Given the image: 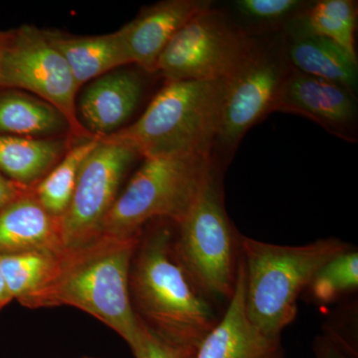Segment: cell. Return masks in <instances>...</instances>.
I'll list each match as a JSON object with an SVG mask.
<instances>
[{
	"label": "cell",
	"instance_id": "cell-10",
	"mask_svg": "<svg viewBox=\"0 0 358 358\" xmlns=\"http://www.w3.org/2000/svg\"><path fill=\"white\" fill-rule=\"evenodd\" d=\"M138 157L126 143L99 140L83 162L69 207L60 218L65 250L84 246L102 235L103 220Z\"/></svg>",
	"mask_w": 358,
	"mask_h": 358
},
{
	"label": "cell",
	"instance_id": "cell-5",
	"mask_svg": "<svg viewBox=\"0 0 358 358\" xmlns=\"http://www.w3.org/2000/svg\"><path fill=\"white\" fill-rule=\"evenodd\" d=\"M225 169L213 157L194 203L182 222L176 225L173 240L178 262L213 305H227L232 299L242 257L243 235L225 208Z\"/></svg>",
	"mask_w": 358,
	"mask_h": 358
},
{
	"label": "cell",
	"instance_id": "cell-15",
	"mask_svg": "<svg viewBox=\"0 0 358 358\" xmlns=\"http://www.w3.org/2000/svg\"><path fill=\"white\" fill-rule=\"evenodd\" d=\"M296 17L282 30L289 66L310 76L341 85L357 95V59L350 57L331 40L307 31Z\"/></svg>",
	"mask_w": 358,
	"mask_h": 358
},
{
	"label": "cell",
	"instance_id": "cell-8",
	"mask_svg": "<svg viewBox=\"0 0 358 358\" xmlns=\"http://www.w3.org/2000/svg\"><path fill=\"white\" fill-rule=\"evenodd\" d=\"M289 69L281 31L260 39L255 53L227 80L220 129L212 154L223 166L227 167L247 131L272 114Z\"/></svg>",
	"mask_w": 358,
	"mask_h": 358
},
{
	"label": "cell",
	"instance_id": "cell-27",
	"mask_svg": "<svg viewBox=\"0 0 358 358\" xmlns=\"http://www.w3.org/2000/svg\"><path fill=\"white\" fill-rule=\"evenodd\" d=\"M31 189L32 188L24 187V186L13 182L0 173V211L14 200L22 196L23 194L29 192Z\"/></svg>",
	"mask_w": 358,
	"mask_h": 358
},
{
	"label": "cell",
	"instance_id": "cell-11",
	"mask_svg": "<svg viewBox=\"0 0 358 358\" xmlns=\"http://www.w3.org/2000/svg\"><path fill=\"white\" fill-rule=\"evenodd\" d=\"M274 112L307 117L341 140L357 141V95L341 85L291 66L275 96Z\"/></svg>",
	"mask_w": 358,
	"mask_h": 358
},
{
	"label": "cell",
	"instance_id": "cell-9",
	"mask_svg": "<svg viewBox=\"0 0 358 358\" xmlns=\"http://www.w3.org/2000/svg\"><path fill=\"white\" fill-rule=\"evenodd\" d=\"M0 87L31 92L62 113L73 134L92 138L77 117L75 101L79 85L67 61L44 31L23 26L11 36H4Z\"/></svg>",
	"mask_w": 358,
	"mask_h": 358
},
{
	"label": "cell",
	"instance_id": "cell-30",
	"mask_svg": "<svg viewBox=\"0 0 358 358\" xmlns=\"http://www.w3.org/2000/svg\"><path fill=\"white\" fill-rule=\"evenodd\" d=\"M79 358H98V357H79Z\"/></svg>",
	"mask_w": 358,
	"mask_h": 358
},
{
	"label": "cell",
	"instance_id": "cell-14",
	"mask_svg": "<svg viewBox=\"0 0 358 358\" xmlns=\"http://www.w3.org/2000/svg\"><path fill=\"white\" fill-rule=\"evenodd\" d=\"M212 6L210 0H166L147 7L124 26L133 63L147 72H157V60L174 35Z\"/></svg>",
	"mask_w": 358,
	"mask_h": 358
},
{
	"label": "cell",
	"instance_id": "cell-20",
	"mask_svg": "<svg viewBox=\"0 0 358 358\" xmlns=\"http://www.w3.org/2000/svg\"><path fill=\"white\" fill-rule=\"evenodd\" d=\"M62 252L35 250L0 255V271L13 300L27 308L53 281Z\"/></svg>",
	"mask_w": 358,
	"mask_h": 358
},
{
	"label": "cell",
	"instance_id": "cell-2",
	"mask_svg": "<svg viewBox=\"0 0 358 358\" xmlns=\"http://www.w3.org/2000/svg\"><path fill=\"white\" fill-rule=\"evenodd\" d=\"M140 238L102 234L91 243L64 250L53 281L27 308H79L129 345L138 327L129 294V271Z\"/></svg>",
	"mask_w": 358,
	"mask_h": 358
},
{
	"label": "cell",
	"instance_id": "cell-26",
	"mask_svg": "<svg viewBox=\"0 0 358 358\" xmlns=\"http://www.w3.org/2000/svg\"><path fill=\"white\" fill-rule=\"evenodd\" d=\"M129 346L134 358H185L178 350L157 338L138 319L136 334Z\"/></svg>",
	"mask_w": 358,
	"mask_h": 358
},
{
	"label": "cell",
	"instance_id": "cell-28",
	"mask_svg": "<svg viewBox=\"0 0 358 358\" xmlns=\"http://www.w3.org/2000/svg\"><path fill=\"white\" fill-rule=\"evenodd\" d=\"M13 301V296L7 289L6 282L4 281L1 271H0V312Z\"/></svg>",
	"mask_w": 358,
	"mask_h": 358
},
{
	"label": "cell",
	"instance_id": "cell-3",
	"mask_svg": "<svg viewBox=\"0 0 358 358\" xmlns=\"http://www.w3.org/2000/svg\"><path fill=\"white\" fill-rule=\"evenodd\" d=\"M226 86L227 80L166 82L138 121L103 140L126 143L145 159L212 157Z\"/></svg>",
	"mask_w": 358,
	"mask_h": 358
},
{
	"label": "cell",
	"instance_id": "cell-12",
	"mask_svg": "<svg viewBox=\"0 0 358 358\" xmlns=\"http://www.w3.org/2000/svg\"><path fill=\"white\" fill-rule=\"evenodd\" d=\"M193 358H287L282 336H268L262 333L247 315L242 257L234 294Z\"/></svg>",
	"mask_w": 358,
	"mask_h": 358
},
{
	"label": "cell",
	"instance_id": "cell-13",
	"mask_svg": "<svg viewBox=\"0 0 358 358\" xmlns=\"http://www.w3.org/2000/svg\"><path fill=\"white\" fill-rule=\"evenodd\" d=\"M143 93V82L136 73L119 71L96 78L78 103L80 124L96 138L117 133L138 108Z\"/></svg>",
	"mask_w": 358,
	"mask_h": 358
},
{
	"label": "cell",
	"instance_id": "cell-6",
	"mask_svg": "<svg viewBox=\"0 0 358 358\" xmlns=\"http://www.w3.org/2000/svg\"><path fill=\"white\" fill-rule=\"evenodd\" d=\"M213 157H148L106 216L102 234L141 236L159 219L178 225L192 208Z\"/></svg>",
	"mask_w": 358,
	"mask_h": 358
},
{
	"label": "cell",
	"instance_id": "cell-24",
	"mask_svg": "<svg viewBox=\"0 0 358 358\" xmlns=\"http://www.w3.org/2000/svg\"><path fill=\"white\" fill-rule=\"evenodd\" d=\"M301 0H234L229 6L242 29L253 32H281L307 6Z\"/></svg>",
	"mask_w": 358,
	"mask_h": 358
},
{
	"label": "cell",
	"instance_id": "cell-19",
	"mask_svg": "<svg viewBox=\"0 0 358 358\" xmlns=\"http://www.w3.org/2000/svg\"><path fill=\"white\" fill-rule=\"evenodd\" d=\"M70 129L62 113L37 96L0 94V136H49Z\"/></svg>",
	"mask_w": 358,
	"mask_h": 358
},
{
	"label": "cell",
	"instance_id": "cell-1",
	"mask_svg": "<svg viewBox=\"0 0 358 358\" xmlns=\"http://www.w3.org/2000/svg\"><path fill=\"white\" fill-rule=\"evenodd\" d=\"M143 228L129 271V294L138 319L185 358L217 324L215 305L200 293L174 254L176 230L159 219Z\"/></svg>",
	"mask_w": 358,
	"mask_h": 358
},
{
	"label": "cell",
	"instance_id": "cell-22",
	"mask_svg": "<svg viewBox=\"0 0 358 358\" xmlns=\"http://www.w3.org/2000/svg\"><path fill=\"white\" fill-rule=\"evenodd\" d=\"M98 143L99 138H89L71 148L57 166L32 188L40 204L54 217L61 218L67 211L83 162Z\"/></svg>",
	"mask_w": 358,
	"mask_h": 358
},
{
	"label": "cell",
	"instance_id": "cell-7",
	"mask_svg": "<svg viewBox=\"0 0 358 358\" xmlns=\"http://www.w3.org/2000/svg\"><path fill=\"white\" fill-rule=\"evenodd\" d=\"M260 38L213 6L193 16L157 60L166 82L229 80L255 53Z\"/></svg>",
	"mask_w": 358,
	"mask_h": 358
},
{
	"label": "cell",
	"instance_id": "cell-4",
	"mask_svg": "<svg viewBox=\"0 0 358 358\" xmlns=\"http://www.w3.org/2000/svg\"><path fill=\"white\" fill-rule=\"evenodd\" d=\"M353 249L338 238L282 246L244 236L245 308L254 326L282 336L298 315V300L322 266Z\"/></svg>",
	"mask_w": 358,
	"mask_h": 358
},
{
	"label": "cell",
	"instance_id": "cell-17",
	"mask_svg": "<svg viewBox=\"0 0 358 358\" xmlns=\"http://www.w3.org/2000/svg\"><path fill=\"white\" fill-rule=\"evenodd\" d=\"M44 33L67 61L80 88L115 68L133 63L124 26L119 31L101 36L73 37L57 31Z\"/></svg>",
	"mask_w": 358,
	"mask_h": 358
},
{
	"label": "cell",
	"instance_id": "cell-25",
	"mask_svg": "<svg viewBox=\"0 0 358 358\" xmlns=\"http://www.w3.org/2000/svg\"><path fill=\"white\" fill-rule=\"evenodd\" d=\"M324 327V334L313 341L315 358H358L357 341L353 329L336 326L334 322Z\"/></svg>",
	"mask_w": 358,
	"mask_h": 358
},
{
	"label": "cell",
	"instance_id": "cell-29",
	"mask_svg": "<svg viewBox=\"0 0 358 358\" xmlns=\"http://www.w3.org/2000/svg\"><path fill=\"white\" fill-rule=\"evenodd\" d=\"M4 36H0V61H1L2 47H3Z\"/></svg>",
	"mask_w": 358,
	"mask_h": 358
},
{
	"label": "cell",
	"instance_id": "cell-16",
	"mask_svg": "<svg viewBox=\"0 0 358 358\" xmlns=\"http://www.w3.org/2000/svg\"><path fill=\"white\" fill-rule=\"evenodd\" d=\"M48 250L62 252L60 218L40 204L32 189L0 211V255Z\"/></svg>",
	"mask_w": 358,
	"mask_h": 358
},
{
	"label": "cell",
	"instance_id": "cell-23",
	"mask_svg": "<svg viewBox=\"0 0 358 358\" xmlns=\"http://www.w3.org/2000/svg\"><path fill=\"white\" fill-rule=\"evenodd\" d=\"M357 288L358 252L352 249L322 266L303 294L313 303L324 306L355 293Z\"/></svg>",
	"mask_w": 358,
	"mask_h": 358
},
{
	"label": "cell",
	"instance_id": "cell-18",
	"mask_svg": "<svg viewBox=\"0 0 358 358\" xmlns=\"http://www.w3.org/2000/svg\"><path fill=\"white\" fill-rule=\"evenodd\" d=\"M61 138L0 136V173L13 182L33 188L68 152Z\"/></svg>",
	"mask_w": 358,
	"mask_h": 358
},
{
	"label": "cell",
	"instance_id": "cell-21",
	"mask_svg": "<svg viewBox=\"0 0 358 358\" xmlns=\"http://www.w3.org/2000/svg\"><path fill=\"white\" fill-rule=\"evenodd\" d=\"M307 31L326 37L357 59L355 31L357 27V2L353 0H320L308 2L296 17Z\"/></svg>",
	"mask_w": 358,
	"mask_h": 358
}]
</instances>
